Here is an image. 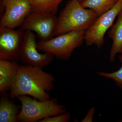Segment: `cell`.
<instances>
[{
	"label": "cell",
	"instance_id": "obj_4",
	"mask_svg": "<svg viewBox=\"0 0 122 122\" xmlns=\"http://www.w3.org/2000/svg\"><path fill=\"white\" fill-rule=\"evenodd\" d=\"M86 30H74L37 43L38 50L58 59L66 61L75 50L80 47L85 41Z\"/></svg>",
	"mask_w": 122,
	"mask_h": 122
},
{
	"label": "cell",
	"instance_id": "obj_13",
	"mask_svg": "<svg viewBox=\"0 0 122 122\" xmlns=\"http://www.w3.org/2000/svg\"><path fill=\"white\" fill-rule=\"evenodd\" d=\"M119 0H83L81 2L84 8L92 10L98 16L111 9Z\"/></svg>",
	"mask_w": 122,
	"mask_h": 122
},
{
	"label": "cell",
	"instance_id": "obj_6",
	"mask_svg": "<svg viewBox=\"0 0 122 122\" xmlns=\"http://www.w3.org/2000/svg\"><path fill=\"white\" fill-rule=\"evenodd\" d=\"M57 17L56 15L39 11H31L21 26L24 31L35 32L41 39L46 41L54 36Z\"/></svg>",
	"mask_w": 122,
	"mask_h": 122
},
{
	"label": "cell",
	"instance_id": "obj_7",
	"mask_svg": "<svg viewBox=\"0 0 122 122\" xmlns=\"http://www.w3.org/2000/svg\"><path fill=\"white\" fill-rule=\"evenodd\" d=\"M36 37L32 31H25L19 58L25 65L43 68L51 63L54 59L52 55L38 51Z\"/></svg>",
	"mask_w": 122,
	"mask_h": 122
},
{
	"label": "cell",
	"instance_id": "obj_11",
	"mask_svg": "<svg viewBox=\"0 0 122 122\" xmlns=\"http://www.w3.org/2000/svg\"><path fill=\"white\" fill-rule=\"evenodd\" d=\"M0 99V122H17L21 108L11 100L6 93L1 94Z\"/></svg>",
	"mask_w": 122,
	"mask_h": 122
},
{
	"label": "cell",
	"instance_id": "obj_3",
	"mask_svg": "<svg viewBox=\"0 0 122 122\" xmlns=\"http://www.w3.org/2000/svg\"><path fill=\"white\" fill-rule=\"evenodd\" d=\"M17 98L21 104L17 122H39L46 118L66 112L65 107L59 104L56 98L40 100L25 95Z\"/></svg>",
	"mask_w": 122,
	"mask_h": 122
},
{
	"label": "cell",
	"instance_id": "obj_17",
	"mask_svg": "<svg viewBox=\"0 0 122 122\" xmlns=\"http://www.w3.org/2000/svg\"><path fill=\"white\" fill-rule=\"evenodd\" d=\"M95 109L94 107L90 108L88 110L87 113L85 116L84 119L82 120V122H93L94 115L95 113Z\"/></svg>",
	"mask_w": 122,
	"mask_h": 122
},
{
	"label": "cell",
	"instance_id": "obj_18",
	"mask_svg": "<svg viewBox=\"0 0 122 122\" xmlns=\"http://www.w3.org/2000/svg\"><path fill=\"white\" fill-rule=\"evenodd\" d=\"M78 0V1H79L80 2H81L82 1H83V0Z\"/></svg>",
	"mask_w": 122,
	"mask_h": 122
},
{
	"label": "cell",
	"instance_id": "obj_2",
	"mask_svg": "<svg viewBox=\"0 0 122 122\" xmlns=\"http://www.w3.org/2000/svg\"><path fill=\"white\" fill-rule=\"evenodd\" d=\"M97 15L94 11L83 7L78 0H71L61 11L57 17L54 36L78 30H87Z\"/></svg>",
	"mask_w": 122,
	"mask_h": 122
},
{
	"label": "cell",
	"instance_id": "obj_15",
	"mask_svg": "<svg viewBox=\"0 0 122 122\" xmlns=\"http://www.w3.org/2000/svg\"><path fill=\"white\" fill-rule=\"evenodd\" d=\"M119 59L122 63V66L117 71L111 73L99 72L97 73V74L106 78L113 79L116 85L122 89V55L119 57Z\"/></svg>",
	"mask_w": 122,
	"mask_h": 122
},
{
	"label": "cell",
	"instance_id": "obj_5",
	"mask_svg": "<svg viewBox=\"0 0 122 122\" xmlns=\"http://www.w3.org/2000/svg\"><path fill=\"white\" fill-rule=\"evenodd\" d=\"M122 11V0H119L111 9L98 17L86 30L85 41L86 45L95 46L99 49L102 48L105 43V34Z\"/></svg>",
	"mask_w": 122,
	"mask_h": 122
},
{
	"label": "cell",
	"instance_id": "obj_8",
	"mask_svg": "<svg viewBox=\"0 0 122 122\" xmlns=\"http://www.w3.org/2000/svg\"><path fill=\"white\" fill-rule=\"evenodd\" d=\"M4 9L0 21V26L14 29L22 25L32 11L29 0H2Z\"/></svg>",
	"mask_w": 122,
	"mask_h": 122
},
{
	"label": "cell",
	"instance_id": "obj_10",
	"mask_svg": "<svg viewBox=\"0 0 122 122\" xmlns=\"http://www.w3.org/2000/svg\"><path fill=\"white\" fill-rule=\"evenodd\" d=\"M20 65L16 61L0 59V93L10 91Z\"/></svg>",
	"mask_w": 122,
	"mask_h": 122
},
{
	"label": "cell",
	"instance_id": "obj_16",
	"mask_svg": "<svg viewBox=\"0 0 122 122\" xmlns=\"http://www.w3.org/2000/svg\"><path fill=\"white\" fill-rule=\"evenodd\" d=\"M71 118L70 114L66 112L58 115L46 118L39 122H68L70 121Z\"/></svg>",
	"mask_w": 122,
	"mask_h": 122
},
{
	"label": "cell",
	"instance_id": "obj_20",
	"mask_svg": "<svg viewBox=\"0 0 122 122\" xmlns=\"http://www.w3.org/2000/svg\"><path fill=\"white\" fill-rule=\"evenodd\" d=\"M120 122H122V120H121V121H120Z\"/></svg>",
	"mask_w": 122,
	"mask_h": 122
},
{
	"label": "cell",
	"instance_id": "obj_9",
	"mask_svg": "<svg viewBox=\"0 0 122 122\" xmlns=\"http://www.w3.org/2000/svg\"><path fill=\"white\" fill-rule=\"evenodd\" d=\"M24 31L0 26V59L16 61L19 58Z\"/></svg>",
	"mask_w": 122,
	"mask_h": 122
},
{
	"label": "cell",
	"instance_id": "obj_1",
	"mask_svg": "<svg viewBox=\"0 0 122 122\" xmlns=\"http://www.w3.org/2000/svg\"><path fill=\"white\" fill-rule=\"evenodd\" d=\"M42 68L20 65L9 94L11 99L28 95L40 100L50 99L48 92L54 89L55 79Z\"/></svg>",
	"mask_w": 122,
	"mask_h": 122
},
{
	"label": "cell",
	"instance_id": "obj_14",
	"mask_svg": "<svg viewBox=\"0 0 122 122\" xmlns=\"http://www.w3.org/2000/svg\"><path fill=\"white\" fill-rule=\"evenodd\" d=\"M65 0H29L31 11H39L56 15L59 5Z\"/></svg>",
	"mask_w": 122,
	"mask_h": 122
},
{
	"label": "cell",
	"instance_id": "obj_12",
	"mask_svg": "<svg viewBox=\"0 0 122 122\" xmlns=\"http://www.w3.org/2000/svg\"><path fill=\"white\" fill-rule=\"evenodd\" d=\"M117 21L108 32L109 37L113 43L110 54V61L113 62L116 55L122 50V11L117 16Z\"/></svg>",
	"mask_w": 122,
	"mask_h": 122
},
{
	"label": "cell",
	"instance_id": "obj_19",
	"mask_svg": "<svg viewBox=\"0 0 122 122\" xmlns=\"http://www.w3.org/2000/svg\"><path fill=\"white\" fill-rule=\"evenodd\" d=\"M121 53H122V52H121Z\"/></svg>",
	"mask_w": 122,
	"mask_h": 122
}]
</instances>
